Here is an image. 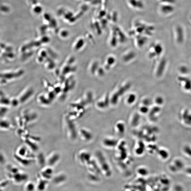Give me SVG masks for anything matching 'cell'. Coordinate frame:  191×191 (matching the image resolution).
<instances>
[{
	"label": "cell",
	"instance_id": "2",
	"mask_svg": "<svg viewBox=\"0 0 191 191\" xmlns=\"http://www.w3.org/2000/svg\"><path fill=\"white\" fill-rule=\"evenodd\" d=\"M187 174H189V175H191V168L187 169Z\"/></svg>",
	"mask_w": 191,
	"mask_h": 191
},
{
	"label": "cell",
	"instance_id": "1",
	"mask_svg": "<svg viewBox=\"0 0 191 191\" xmlns=\"http://www.w3.org/2000/svg\"><path fill=\"white\" fill-rule=\"evenodd\" d=\"M9 184V181L5 180L0 182V191H4V190L7 186Z\"/></svg>",
	"mask_w": 191,
	"mask_h": 191
}]
</instances>
